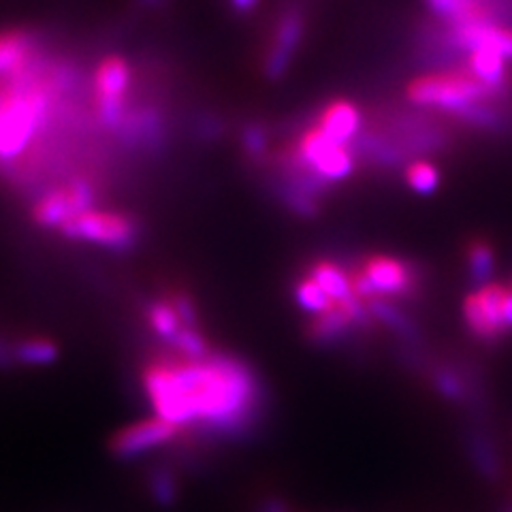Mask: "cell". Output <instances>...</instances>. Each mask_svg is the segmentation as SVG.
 <instances>
[{"mask_svg": "<svg viewBox=\"0 0 512 512\" xmlns=\"http://www.w3.org/2000/svg\"><path fill=\"white\" fill-rule=\"evenodd\" d=\"M299 158L325 180H342L352 171V156L342 143L329 139L320 128H312L299 141Z\"/></svg>", "mask_w": 512, "mask_h": 512, "instance_id": "8", "label": "cell"}, {"mask_svg": "<svg viewBox=\"0 0 512 512\" xmlns=\"http://www.w3.org/2000/svg\"><path fill=\"white\" fill-rule=\"evenodd\" d=\"M131 86V67L122 56H107L94 71V103L107 126L124 118V103Z\"/></svg>", "mask_w": 512, "mask_h": 512, "instance_id": "7", "label": "cell"}, {"mask_svg": "<svg viewBox=\"0 0 512 512\" xmlns=\"http://www.w3.org/2000/svg\"><path fill=\"white\" fill-rule=\"evenodd\" d=\"M429 5L444 18L455 20L459 26L485 22V9L480 0H429Z\"/></svg>", "mask_w": 512, "mask_h": 512, "instance_id": "22", "label": "cell"}, {"mask_svg": "<svg viewBox=\"0 0 512 512\" xmlns=\"http://www.w3.org/2000/svg\"><path fill=\"white\" fill-rule=\"evenodd\" d=\"M94 190L86 180H73L64 186L50 188L32 205V220L43 229L60 231L64 224L79 214L92 210Z\"/></svg>", "mask_w": 512, "mask_h": 512, "instance_id": "5", "label": "cell"}, {"mask_svg": "<svg viewBox=\"0 0 512 512\" xmlns=\"http://www.w3.org/2000/svg\"><path fill=\"white\" fill-rule=\"evenodd\" d=\"M463 320H466L468 329L472 331L474 338H478L480 342L493 344V342H498L502 338V335L495 331V327L489 323L487 316L483 314V310H480V303H478L474 293H470L466 297V301H463Z\"/></svg>", "mask_w": 512, "mask_h": 512, "instance_id": "24", "label": "cell"}, {"mask_svg": "<svg viewBox=\"0 0 512 512\" xmlns=\"http://www.w3.org/2000/svg\"><path fill=\"white\" fill-rule=\"evenodd\" d=\"M504 60L500 54L489 52V50H474L470 54V69H472V77H476L480 84H485L489 88L500 86L504 82L506 75V67Z\"/></svg>", "mask_w": 512, "mask_h": 512, "instance_id": "21", "label": "cell"}, {"mask_svg": "<svg viewBox=\"0 0 512 512\" xmlns=\"http://www.w3.org/2000/svg\"><path fill=\"white\" fill-rule=\"evenodd\" d=\"M463 444H466L468 459L480 476L485 480H498L502 476L504 463L500 448L485 423H470L463 431Z\"/></svg>", "mask_w": 512, "mask_h": 512, "instance_id": "10", "label": "cell"}, {"mask_svg": "<svg viewBox=\"0 0 512 512\" xmlns=\"http://www.w3.org/2000/svg\"><path fill=\"white\" fill-rule=\"evenodd\" d=\"M169 344L175 355L184 359H205L207 355H212L210 342H207L203 331L195 327H180V331L175 333V338Z\"/></svg>", "mask_w": 512, "mask_h": 512, "instance_id": "23", "label": "cell"}, {"mask_svg": "<svg viewBox=\"0 0 512 512\" xmlns=\"http://www.w3.org/2000/svg\"><path fill=\"white\" fill-rule=\"evenodd\" d=\"M295 299H297L299 306L306 310V312H310L312 316L323 314V312H327V310H331L335 306V301L310 276L303 278L297 284Z\"/></svg>", "mask_w": 512, "mask_h": 512, "instance_id": "25", "label": "cell"}, {"mask_svg": "<svg viewBox=\"0 0 512 512\" xmlns=\"http://www.w3.org/2000/svg\"><path fill=\"white\" fill-rule=\"evenodd\" d=\"M231 3H233V7L239 9V11H248V9H252L256 3H259V0H231Z\"/></svg>", "mask_w": 512, "mask_h": 512, "instance_id": "32", "label": "cell"}, {"mask_svg": "<svg viewBox=\"0 0 512 512\" xmlns=\"http://www.w3.org/2000/svg\"><path fill=\"white\" fill-rule=\"evenodd\" d=\"M493 88L480 84L476 77L461 73L425 75L414 79L408 88V96L419 105H431L442 109H470L483 101Z\"/></svg>", "mask_w": 512, "mask_h": 512, "instance_id": "3", "label": "cell"}, {"mask_svg": "<svg viewBox=\"0 0 512 512\" xmlns=\"http://www.w3.org/2000/svg\"><path fill=\"white\" fill-rule=\"evenodd\" d=\"M50 116V92L41 86H15L0 99V160H15L43 131Z\"/></svg>", "mask_w": 512, "mask_h": 512, "instance_id": "2", "label": "cell"}, {"mask_svg": "<svg viewBox=\"0 0 512 512\" xmlns=\"http://www.w3.org/2000/svg\"><path fill=\"white\" fill-rule=\"evenodd\" d=\"M169 299L173 303L175 312H178V316H180L182 327L201 329V325H199V312H197L195 301H192L190 295H186V293H173V295H169Z\"/></svg>", "mask_w": 512, "mask_h": 512, "instance_id": "28", "label": "cell"}, {"mask_svg": "<svg viewBox=\"0 0 512 512\" xmlns=\"http://www.w3.org/2000/svg\"><path fill=\"white\" fill-rule=\"evenodd\" d=\"M146 320L152 327V331L156 333V338L160 342H167V344L175 338V333H178L182 327L180 316H178V312H175L169 297H160V299H154L152 303H148Z\"/></svg>", "mask_w": 512, "mask_h": 512, "instance_id": "20", "label": "cell"}, {"mask_svg": "<svg viewBox=\"0 0 512 512\" xmlns=\"http://www.w3.org/2000/svg\"><path fill=\"white\" fill-rule=\"evenodd\" d=\"M256 512H293V510H291V506H288L286 500H282V498H278V495H274V498L263 500L259 510H256Z\"/></svg>", "mask_w": 512, "mask_h": 512, "instance_id": "30", "label": "cell"}, {"mask_svg": "<svg viewBox=\"0 0 512 512\" xmlns=\"http://www.w3.org/2000/svg\"><path fill=\"white\" fill-rule=\"evenodd\" d=\"M244 141H246V148L254 154L263 152V148H265V135H263L261 128H248Z\"/></svg>", "mask_w": 512, "mask_h": 512, "instance_id": "29", "label": "cell"}, {"mask_svg": "<svg viewBox=\"0 0 512 512\" xmlns=\"http://www.w3.org/2000/svg\"><path fill=\"white\" fill-rule=\"evenodd\" d=\"M156 416L201 438L244 440L265 414V389L244 359L212 350L205 359L163 355L143 367Z\"/></svg>", "mask_w": 512, "mask_h": 512, "instance_id": "1", "label": "cell"}, {"mask_svg": "<svg viewBox=\"0 0 512 512\" xmlns=\"http://www.w3.org/2000/svg\"><path fill=\"white\" fill-rule=\"evenodd\" d=\"M468 267H470V276L474 284H478V288L491 284V274L495 269L493 250L483 242L472 244L468 250Z\"/></svg>", "mask_w": 512, "mask_h": 512, "instance_id": "26", "label": "cell"}, {"mask_svg": "<svg viewBox=\"0 0 512 512\" xmlns=\"http://www.w3.org/2000/svg\"><path fill=\"white\" fill-rule=\"evenodd\" d=\"M148 493L152 495V500L163 506L169 508L180 498V483H178V476H175L171 463H154L148 472Z\"/></svg>", "mask_w": 512, "mask_h": 512, "instance_id": "19", "label": "cell"}, {"mask_svg": "<svg viewBox=\"0 0 512 512\" xmlns=\"http://www.w3.org/2000/svg\"><path fill=\"white\" fill-rule=\"evenodd\" d=\"M406 180H408V184L416 192L436 190V186L440 182L436 167L429 165V163H414V165H410L408 171H406Z\"/></svg>", "mask_w": 512, "mask_h": 512, "instance_id": "27", "label": "cell"}, {"mask_svg": "<svg viewBox=\"0 0 512 512\" xmlns=\"http://www.w3.org/2000/svg\"><path fill=\"white\" fill-rule=\"evenodd\" d=\"M367 308H370V314L374 318L376 327L389 329L397 342L404 344H425V335L421 325H416V320L404 310L395 306L391 299L376 297L372 301H367Z\"/></svg>", "mask_w": 512, "mask_h": 512, "instance_id": "11", "label": "cell"}, {"mask_svg": "<svg viewBox=\"0 0 512 512\" xmlns=\"http://www.w3.org/2000/svg\"><path fill=\"white\" fill-rule=\"evenodd\" d=\"M13 357L18 367H45L58 361L60 348L45 335H28V338L13 342Z\"/></svg>", "mask_w": 512, "mask_h": 512, "instance_id": "18", "label": "cell"}, {"mask_svg": "<svg viewBox=\"0 0 512 512\" xmlns=\"http://www.w3.org/2000/svg\"><path fill=\"white\" fill-rule=\"evenodd\" d=\"M502 316H504L506 329L512 331V288H504V295H502Z\"/></svg>", "mask_w": 512, "mask_h": 512, "instance_id": "31", "label": "cell"}, {"mask_svg": "<svg viewBox=\"0 0 512 512\" xmlns=\"http://www.w3.org/2000/svg\"><path fill=\"white\" fill-rule=\"evenodd\" d=\"M361 271L376 295L384 299L406 295L414 288L412 269L402 261L391 259V256H372Z\"/></svg>", "mask_w": 512, "mask_h": 512, "instance_id": "9", "label": "cell"}, {"mask_svg": "<svg viewBox=\"0 0 512 512\" xmlns=\"http://www.w3.org/2000/svg\"><path fill=\"white\" fill-rule=\"evenodd\" d=\"M310 278L323 288V291L335 301V303H348L361 299L357 297L355 288H352V278L342 267L329 261H318L310 269Z\"/></svg>", "mask_w": 512, "mask_h": 512, "instance_id": "17", "label": "cell"}, {"mask_svg": "<svg viewBox=\"0 0 512 512\" xmlns=\"http://www.w3.org/2000/svg\"><path fill=\"white\" fill-rule=\"evenodd\" d=\"M32 52H35V41L26 32H0V75H18L24 71Z\"/></svg>", "mask_w": 512, "mask_h": 512, "instance_id": "16", "label": "cell"}, {"mask_svg": "<svg viewBox=\"0 0 512 512\" xmlns=\"http://www.w3.org/2000/svg\"><path fill=\"white\" fill-rule=\"evenodd\" d=\"M359 111L355 105H350L346 101H338L329 105L323 116H320V122H318V128L323 131L329 139L342 143V146H346V143L357 135L359 131Z\"/></svg>", "mask_w": 512, "mask_h": 512, "instance_id": "15", "label": "cell"}, {"mask_svg": "<svg viewBox=\"0 0 512 512\" xmlns=\"http://www.w3.org/2000/svg\"><path fill=\"white\" fill-rule=\"evenodd\" d=\"M73 242H90L111 250H126L137 242V224L133 218L109 210H88L67 222L58 231Z\"/></svg>", "mask_w": 512, "mask_h": 512, "instance_id": "4", "label": "cell"}, {"mask_svg": "<svg viewBox=\"0 0 512 512\" xmlns=\"http://www.w3.org/2000/svg\"><path fill=\"white\" fill-rule=\"evenodd\" d=\"M425 376H427L431 387H434V391L438 395H442L446 402L457 404V406H466L468 393H470L466 365L434 359Z\"/></svg>", "mask_w": 512, "mask_h": 512, "instance_id": "13", "label": "cell"}, {"mask_svg": "<svg viewBox=\"0 0 512 512\" xmlns=\"http://www.w3.org/2000/svg\"><path fill=\"white\" fill-rule=\"evenodd\" d=\"M504 512H512V504H510V506H508Z\"/></svg>", "mask_w": 512, "mask_h": 512, "instance_id": "33", "label": "cell"}, {"mask_svg": "<svg viewBox=\"0 0 512 512\" xmlns=\"http://www.w3.org/2000/svg\"><path fill=\"white\" fill-rule=\"evenodd\" d=\"M455 39L461 47L474 50H489L502 58H512V30L493 26L487 22L461 24L455 32Z\"/></svg>", "mask_w": 512, "mask_h": 512, "instance_id": "12", "label": "cell"}, {"mask_svg": "<svg viewBox=\"0 0 512 512\" xmlns=\"http://www.w3.org/2000/svg\"><path fill=\"white\" fill-rule=\"evenodd\" d=\"M178 438H182V429L154 414L118 429L109 440V453L120 461H131Z\"/></svg>", "mask_w": 512, "mask_h": 512, "instance_id": "6", "label": "cell"}, {"mask_svg": "<svg viewBox=\"0 0 512 512\" xmlns=\"http://www.w3.org/2000/svg\"><path fill=\"white\" fill-rule=\"evenodd\" d=\"M301 30L303 22L299 13H288L282 18L278 30H276V43L271 47V52L267 56V73L278 77L291 62V56L295 52V47L301 39Z\"/></svg>", "mask_w": 512, "mask_h": 512, "instance_id": "14", "label": "cell"}]
</instances>
